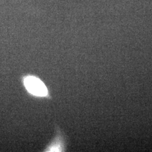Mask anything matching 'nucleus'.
<instances>
[{
	"label": "nucleus",
	"mask_w": 152,
	"mask_h": 152,
	"mask_svg": "<svg viewBox=\"0 0 152 152\" xmlns=\"http://www.w3.org/2000/svg\"><path fill=\"white\" fill-rule=\"evenodd\" d=\"M24 86L28 91L37 96H46L48 94V88L38 78L28 76L24 78Z\"/></svg>",
	"instance_id": "f257e3e1"
}]
</instances>
